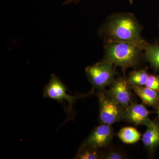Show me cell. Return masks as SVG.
I'll list each match as a JSON object with an SVG mask.
<instances>
[{
	"label": "cell",
	"mask_w": 159,
	"mask_h": 159,
	"mask_svg": "<svg viewBox=\"0 0 159 159\" xmlns=\"http://www.w3.org/2000/svg\"><path fill=\"white\" fill-rule=\"evenodd\" d=\"M143 29L134 13L114 12L100 26L97 34L103 43L127 42L141 45L144 48L146 41L142 37Z\"/></svg>",
	"instance_id": "1"
},
{
	"label": "cell",
	"mask_w": 159,
	"mask_h": 159,
	"mask_svg": "<svg viewBox=\"0 0 159 159\" xmlns=\"http://www.w3.org/2000/svg\"><path fill=\"white\" fill-rule=\"evenodd\" d=\"M102 61L111 62L119 67L123 73L129 68H136L143 58V46L127 42L104 43Z\"/></svg>",
	"instance_id": "2"
},
{
	"label": "cell",
	"mask_w": 159,
	"mask_h": 159,
	"mask_svg": "<svg viewBox=\"0 0 159 159\" xmlns=\"http://www.w3.org/2000/svg\"><path fill=\"white\" fill-rule=\"evenodd\" d=\"M67 89L59 78L54 74H52L48 83L44 88L43 95L45 98H49L56 100L59 103L62 104L66 108V104H67V108L66 112L67 113V119L72 118L74 116V102L80 98L85 97L90 93H94L91 91L89 93L86 95H77L71 96L67 93Z\"/></svg>",
	"instance_id": "3"
},
{
	"label": "cell",
	"mask_w": 159,
	"mask_h": 159,
	"mask_svg": "<svg viewBox=\"0 0 159 159\" xmlns=\"http://www.w3.org/2000/svg\"><path fill=\"white\" fill-rule=\"evenodd\" d=\"M116 67L111 62L102 61L85 69V73L89 81L93 86V91L105 90L107 86L111 85L116 79L117 74Z\"/></svg>",
	"instance_id": "4"
},
{
	"label": "cell",
	"mask_w": 159,
	"mask_h": 159,
	"mask_svg": "<svg viewBox=\"0 0 159 159\" xmlns=\"http://www.w3.org/2000/svg\"><path fill=\"white\" fill-rule=\"evenodd\" d=\"M97 96L99 104V120L101 124L111 125L124 119L125 109L109 97L105 90L98 91Z\"/></svg>",
	"instance_id": "5"
},
{
	"label": "cell",
	"mask_w": 159,
	"mask_h": 159,
	"mask_svg": "<svg viewBox=\"0 0 159 159\" xmlns=\"http://www.w3.org/2000/svg\"><path fill=\"white\" fill-rule=\"evenodd\" d=\"M131 89L127 77L123 76L115 79L109 89L105 92L109 97L125 109L133 102Z\"/></svg>",
	"instance_id": "6"
},
{
	"label": "cell",
	"mask_w": 159,
	"mask_h": 159,
	"mask_svg": "<svg viewBox=\"0 0 159 159\" xmlns=\"http://www.w3.org/2000/svg\"><path fill=\"white\" fill-rule=\"evenodd\" d=\"M113 136V129L111 125L101 124L94 129L80 147H90L99 149L105 148L108 146Z\"/></svg>",
	"instance_id": "7"
},
{
	"label": "cell",
	"mask_w": 159,
	"mask_h": 159,
	"mask_svg": "<svg viewBox=\"0 0 159 159\" xmlns=\"http://www.w3.org/2000/svg\"><path fill=\"white\" fill-rule=\"evenodd\" d=\"M152 113L144 104L133 102L125 109L124 119L136 126L144 125L148 126L152 121L149 117V114Z\"/></svg>",
	"instance_id": "8"
},
{
	"label": "cell",
	"mask_w": 159,
	"mask_h": 159,
	"mask_svg": "<svg viewBox=\"0 0 159 159\" xmlns=\"http://www.w3.org/2000/svg\"><path fill=\"white\" fill-rule=\"evenodd\" d=\"M147 127L142 141L148 153L152 155L159 146V120H152Z\"/></svg>",
	"instance_id": "9"
},
{
	"label": "cell",
	"mask_w": 159,
	"mask_h": 159,
	"mask_svg": "<svg viewBox=\"0 0 159 159\" xmlns=\"http://www.w3.org/2000/svg\"><path fill=\"white\" fill-rule=\"evenodd\" d=\"M132 89L138 95L145 105L157 109L159 105V92L143 86L131 85Z\"/></svg>",
	"instance_id": "10"
},
{
	"label": "cell",
	"mask_w": 159,
	"mask_h": 159,
	"mask_svg": "<svg viewBox=\"0 0 159 159\" xmlns=\"http://www.w3.org/2000/svg\"><path fill=\"white\" fill-rule=\"evenodd\" d=\"M143 58L149 64L155 73L159 71V43L146 41L143 48Z\"/></svg>",
	"instance_id": "11"
},
{
	"label": "cell",
	"mask_w": 159,
	"mask_h": 159,
	"mask_svg": "<svg viewBox=\"0 0 159 159\" xmlns=\"http://www.w3.org/2000/svg\"><path fill=\"white\" fill-rule=\"evenodd\" d=\"M117 136L125 144H131L138 142L142 134L136 129L128 126L121 129L117 134Z\"/></svg>",
	"instance_id": "12"
},
{
	"label": "cell",
	"mask_w": 159,
	"mask_h": 159,
	"mask_svg": "<svg viewBox=\"0 0 159 159\" xmlns=\"http://www.w3.org/2000/svg\"><path fill=\"white\" fill-rule=\"evenodd\" d=\"M149 75L148 68H145L142 70H134L132 71L129 74L127 79L130 86H143L146 84Z\"/></svg>",
	"instance_id": "13"
},
{
	"label": "cell",
	"mask_w": 159,
	"mask_h": 159,
	"mask_svg": "<svg viewBox=\"0 0 159 159\" xmlns=\"http://www.w3.org/2000/svg\"><path fill=\"white\" fill-rule=\"evenodd\" d=\"M103 153L99 148L90 147H80L75 159H102Z\"/></svg>",
	"instance_id": "14"
},
{
	"label": "cell",
	"mask_w": 159,
	"mask_h": 159,
	"mask_svg": "<svg viewBox=\"0 0 159 159\" xmlns=\"http://www.w3.org/2000/svg\"><path fill=\"white\" fill-rule=\"evenodd\" d=\"M145 86L159 92V75L149 74Z\"/></svg>",
	"instance_id": "15"
},
{
	"label": "cell",
	"mask_w": 159,
	"mask_h": 159,
	"mask_svg": "<svg viewBox=\"0 0 159 159\" xmlns=\"http://www.w3.org/2000/svg\"><path fill=\"white\" fill-rule=\"evenodd\" d=\"M125 156L122 152L116 149H111L103 153L102 159H125Z\"/></svg>",
	"instance_id": "16"
},
{
	"label": "cell",
	"mask_w": 159,
	"mask_h": 159,
	"mask_svg": "<svg viewBox=\"0 0 159 159\" xmlns=\"http://www.w3.org/2000/svg\"><path fill=\"white\" fill-rule=\"evenodd\" d=\"M81 0H67L64 3H63V5H67V4H70V3L74 2L75 3H77L80 2Z\"/></svg>",
	"instance_id": "17"
},
{
	"label": "cell",
	"mask_w": 159,
	"mask_h": 159,
	"mask_svg": "<svg viewBox=\"0 0 159 159\" xmlns=\"http://www.w3.org/2000/svg\"><path fill=\"white\" fill-rule=\"evenodd\" d=\"M129 3H130L131 5H132L133 4V3H134L133 0H129Z\"/></svg>",
	"instance_id": "18"
},
{
	"label": "cell",
	"mask_w": 159,
	"mask_h": 159,
	"mask_svg": "<svg viewBox=\"0 0 159 159\" xmlns=\"http://www.w3.org/2000/svg\"><path fill=\"white\" fill-rule=\"evenodd\" d=\"M157 113L158 115V116H159V105L158 106L157 108Z\"/></svg>",
	"instance_id": "19"
},
{
	"label": "cell",
	"mask_w": 159,
	"mask_h": 159,
	"mask_svg": "<svg viewBox=\"0 0 159 159\" xmlns=\"http://www.w3.org/2000/svg\"><path fill=\"white\" fill-rule=\"evenodd\" d=\"M159 27V25H158Z\"/></svg>",
	"instance_id": "20"
}]
</instances>
